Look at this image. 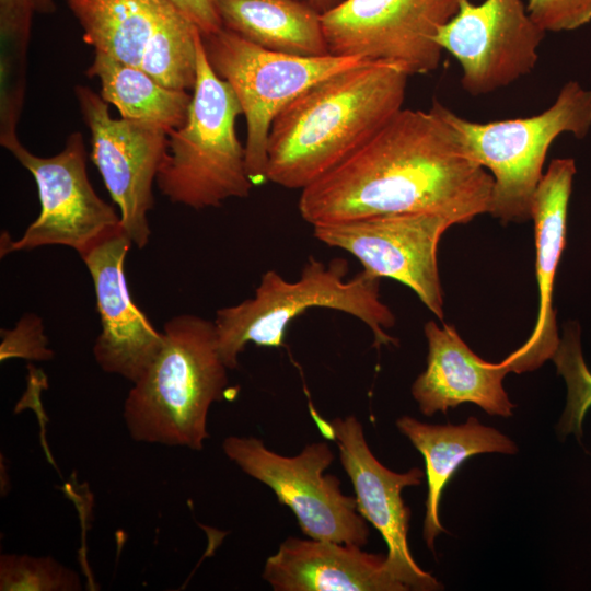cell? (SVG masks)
<instances>
[{
  "label": "cell",
  "mask_w": 591,
  "mask_h": 591,
  "mask_svg": "<svg viewBox=\"0 0 591 591\" xmlns=\"http://www.w3.org/2000/svg\"><path fill=\"white\" fill-rule=\"evenodd\" d=\"M408 77L364 61L308 88L271 124L267 181L302 190L344 162L402 109Z\"/></svg>",
  "instance_id": "cell-2"
},
{
  "label": "cell",
  "mask_w": 591,
  "mask_h": 591,
  "mask_svg": "<svg viewBox=\"0 0 591 591\" xmlns=\"http://www.w3.org/2000/svg\"><path fill=\"white\" fill-rule=\"evenodd\" d=\"M348 263L335 258L331 264L311 256L299 279L286 280L267 270L254 296L237 304L221 308L213 321L218 350L229 370L236 369L239 356L252 343L263 347L285 346L289 324L312 308H326L350 314L372 332L373 346L398 345L385 331L395 316L380 300V278L362 270L346 279Z\"/></svg>",
  "instance_id": "cell-4"
},
{
  "label": "cell",
  "mask_w": 591,
  "mask_h": 591,
  "mask_svg": "<svg viewBox=\"0 0 591 591\" xmlns=\"http://www.w3.org/2000/svg\"><path fill=\"white\" fill-rule=\"evenodd\" d=\"M54 357L48 347L42 318L34 313L24 314L11 329H1L0 360L23 358L46 361Z\"/></svg>",
  "instance_id": "cell-26"
},
{
  "label": "cell",
  "mask_w": 591,
  "mask_h": 591,
  "mask_svg": "<svg viewBox=\"0 0 591 591\" xmlns=\"http://www.w3.org/2000/svg\"><path fill=\"white\" fill-rule=\"evenodd\" d=\"M199 34L197 26L172 4L144 47L140 69L169 89L192 92Z\"/></svg>",
  "instance_id": "cell-23"
},
{
  "label": "cell",
  "mask_w": 591,
  "mask_h": 591,
  "mask_svg": "<svg viewBox=\"0 0 591 591\" xmlns=\"http://www.w3.org/2000/svg\"><path fill=\"white\" fill-rule=\"evenodd\" d=\"M326 436L339 451V460L352 484L357 509L382 535L387 545L386 564L392 576L407 590L433 591L441 583L414 560L407 541L410 509L404 503L405 487L421 484L419 467L396 473L385 467L371 452L357 417L321 420Z\"/></svg>",
  "instance_id": "cell-14"
},
{
  "label": "cell",
  "mask_w": 591,
  "mask_h": 591,
  "mask_svg": "<svg viewBox=\"0 0 591 591\" xmlns=\"http://www.w3.org/2000/svg\"><path fill=\"white\" fill-rule=\"evenodd\" d=\"M208 62L234 91L246 120V166L267 182V141L280 111L314 83L367 60L332 54L304 57L266 49L222 27L201 36Z\"/></svg>",
  "instance_id": "cell-7"
},
{
  "label": "cell",
  "mask_w": 591,
  "mask_h": 591,
  "mask_svg": "<svg viewBox=\"0 0 591 591\" xmlns=\"http://www.w3.org/2000/svg\"><path fill=\"white\" fill-rule=\"evenodd\" d=\"M170 1L173 2L197 26L201 36L216 33L223 27L215 4V0Z\"/></svg>",
  "instance_id": "cell-29"
},
{
  "label": "cell",
  "mask_w": 591,
  "mask_h": 591,
  "mask_svg": "<svg viewBox=\"0 0 591 591\" xmlns=\"http://www.w3.org/2000/svg\"><path fill=\"white\" fill-rule=\"evenodd\" d=\"M222 26L266 49L328 55L322 14L306 0H215Z\"/></svg>",
  "instance_id": "cell-20"
},
{
  "label": "cell",
  "mask_w": 591,
  "mask_h": 591,
  "mask_svg": "<svg viewBox=\"0 0 591 591\" xmlns=\"http://www.w3.org/2000/svg\"><path fill=\"white\" fill-rule=\"evenodd\" d=\"M131 245L120 227L96 241L80 257L92 278L100 315L94 359L104 372L135 383L160 352L164 335L131 298L125 273Z\"/></svg>",
  "instance_id": "cell-15"
},
{
  "label": "cell",
  "mask_w": 591,
  "mask_h": 591,
  "mask_svg": "<svg viewBox=\"0 0 591 591\" xmlns=\"http://www.w3.org/2000/svg\"><path fill=\"white\" fill-rule=\"evenodd\" d=\"M575 174L573 159H554L533 196L531 218L535 230L538 312L529 339L501 361L509 372L537 369L553 358L560 343L553 309V286L566 242L567 211Z\"/></svg>",
  "instance_id": "cell-16"
},
{
  "label": "cell",
  "mask_w": 591,
  "mask_h": 591,
  "mask_svg": "<svg viewBox=\"0 0 591 591\" xmlns=\"http://www.w3.org/2000/svg\"><path fill=\"white\" fill-rule=\"evenodd\" d=\"M544 35L522 0H460L436 42L459 61L462 88L483 95L529 74Z\"/></svg>",
  "instance_id": "cell-12"
},
{
  "label": "cell",
  "mask_w": 591,
  "mask_h": 591,
  "mask_svg": "<svg viewBox=\"0 0 591 591\" xmlns=\"http://www.w3.org/2000/svg\"><path fill=\"white\" fill-rule=\"evenodd\" d=\"M86 76L100 81V95L118 109L121 118L149 124L167 132L186 121L192 93L169 89L140 68L95 53Z\"/></svg>",
  "instance_id": "cell-22"
},
{
  "label": "cell",
  "mask_w": 591,
  "mask_h": 591,
  "mask_svg": "<svg viewBox=\"0 0 591 591\" xmlns=\"http://www.w3.org/2000/svg\"><path fill=\"white\" fill-rule=\"evenodd\" d=\"M442 117L459 134L467 154L491 172L489 213L503 222L525 221L553 141L569 132L584 138L591 128V90L568 81L544 112L524 118L476 123L438 101Z\"/></svg>",
  "instance_id": "cell-6"
},
{
  "label": "cell",
  "mask_w": 591,
  "mask_h": 591,
  "mask_svg": "<svg viewBox=\"0 0 591 591\" xmlns=\"http://www.w3.org/2000/svg\"><path fill=\"white\" fill-rule=\"evenodd\" d=\"M493 188V176L432 103L428 111H398L302 189L298 208L312 227L405 212L437 213L456 224L489 212Z\"/></svg>",
  "instance_id": "cell-1"
},
{
  "label": "cell",
  "mask_w": 591,
  "mask_h": 591,
  "mask_svg": "<svg viewBox=\"0 0 591 591\" xmlns=\"http://www.w3.org/2000/svg\"><path fill=\"white\" fill-rule=\"evenodd\" d=\"M315 10L321 14L333 9L339 4L343 0H306Z\"/></svg>",
  "instance_id": "cell-30"
},
{
  "label": "cell",
  "mask_w": 591,
  "mask_h": 591,
  "mask_svg": "<svg viewBox=\"0 0 591 591\" xmlns=\"http://www.w3.org/2000/svg\"><path fill=\"white\" fill-rule=\"evenodd\" d=\"M56 11L54 0H0V31L2 42L24 56L35 13Z\"/></svg>",
  "instance_id": "cell-27"
},
{
  "label": "cell",
  "mask_w": 591,
  "mask_h": 591,
  "mask_svg": "<svg viewBox=\"0 0 591 591\" xmlns=\"http://www.w3.org/2000/svg\"><path fill=\"white\" fill-rule=\"evenodd\" d=\"M453 224L437 213L405 212L315 225L313 234L326 245L350 253L372 276L404 283L442 320L437 250Z\"/></svg>",
  "instance_id": "cell-11"
},
{
  "label": "cell",
  "mask_w": 591,
  "mask_h": 591,
  "mask_svg": "<svg viewBox=\"0 0 591 591\" xmlns=\"http://www.w3.org/2000/svg\"><path fill=\"white\" fill-rule=\"evenodd\" d=\"M83 40L126 65L140 68L144 47L170 0H66Z\"/></svg>",
  "instance_id": "cell-21"
},
{
  "label": "cell",
  "mask_w": 591,
  "mask_h": 591,
  "mask_svg": "<svg viewBox=\"0 0 591 591\" xmlns=\"http://www.w3.org/2000/svg\"><path fill=\"white\" fill-rule=\"evenodd\" d=\"M275 591H406L390 572L386 555L333 541L288 537L267 558L262 575Z\"/></svg>",
  "instance_id": "cell-18"
},
{
  "label": "cell",
  "mask_w": 591,
  "mask_h": 591,
  "mask_svg": "<svg viewBox=\"0 0 591 591\" xmlns=\"http://www.w3.org/2000/svg\"><path fill=\"white\" fill-rule=\"evenodd\" d=\"M460 0H343L322 14L328 51L402 67L409 76L439 67L436 36Z\"/></svg>",
  "instance_id": "cell-10"
},
{
  "label": "cell",
  "mask_w": 591,
  "mask_h": 591,
  "mask_svg": "<svg viewBox=\"0 0 591 591\" xmlns=\"http://www.w3.org/2000/svg\"><path fill=\"white\" fill-rule=\"evenodd\" d=\"M428 343L427 367L412 386V394L426 416L463 403H472L489 415L508 417L514 405L502 386L509 372L499 363L487 362L460 337L456 329L433 321L425 324Z\"/></svg>",
  "instance_id": "cell-17"
},
{
  "label": "cell",
  "mask_w": 591,
  "mask_h": 591,
  "mask_svg": "<svg viewBox=\"0 0 591 591\" xmlns=\"http://www.w3.org/2000/svg\"><path fill=\"white\" fill-rule=\"evenodd\" d=\"M1 591H80L78 572L51 557L1 554Z\"/></svg>",
  "instance_id": "cell-24"
},
{
  "label": "cell",
  "mask_w": 591,
  "mask_h": 591,
  "mask_svg": "<svg viewBox=\"0 0 591 591\" xmlns=\"http://www.w3.org/2000/svg\"><path fill=\"white\" fill-rule=\"evenodd\" d=\"M222 450L245 474L274 491L310 538L367 545L370 530L356 498L343 494L335 475H324L335 459L326 442L310 443L299 454L285 456L262 439L230 436Z\"/></svg>",
  "instance_id": "cell-9"
},
{
  "label": "cell",
  "mask_w": 591,
  "mask_h": 591,
  "mask_svg": "<svg viewBox=\"0 0 591 591\" xmlns=\"http://www.w3.org/2000/svg\"><path fill=\"white\" fill-rule=\"evenodd\" d=\"M91 132V160L118 207L120 224L143 248L151 235L148 213L154 207L153 183L167 147V131L125 118L114 119L108 104L88 86L74 88Z\"/></svg>",
  "instance_id": "cell-13"
},
{
  "label": "cell",
  "mask_w": 591,
  "mask_h": 591,
  "mask_svg": "<svg viewBox=\"0 0 591 591\" xmlns=\"http://www.w3.org/2000/svg\"><path fill=\"white\" fill-rule=\"evenodd\" d=\"M526 10L544 32L573 31L591 21V0H529Z\"/></svg>",
  "instance_id": "cell-28"
},
{
  "label": "cell",
  "mask_w": 591,
  "mask_h": 591,
  "mask_svg": "<svg viewBox=\"0 0 591 591\" xmlns=\"http://www.w3.org/2000/svg\"><path fill=\"white\" fill-rule=\"evenodd\" d=\"M241 114L234 91L210 67L199 34L187 118L182 127L167 132L166 152L157 175L163 196L173 204L201 210L250 195L254 184L245 146L235 131Z\"/></svg>",
  "instance_id": "cell-5"
},
{
  "label": "cell",
  "mask_w": 591,
  "mask_h": 591,
  "mask_svg": "<svg viewBox=\"0 0 591 591\" xmlns=\"http://www.w3.org/2000/svg\"><path fill=\"white\" fill-rule=\"evenodd\" d=\"M14 127L13 123L1 124L0 143L33 175L40 211L20 239L1 235V257L48 245L67 246L80 255L121 227L119 213L99 197L89 181L80 132H72L59 153L43 158L21 144Z\"/></svg>",
  "instance_id": "cell-8"
},
{
  "label": "cell",
  "mask_w": 591,
  "mask_h": 591,
  "mask_svg": "<svg viewBox=\"0 0 591 591\" xmlns=\"http://www.w3.org/2000/svg\"><path fill=\"white\" fill-rule=\"evenodd\" d=\"M396 426L425 459L428 493L422 535L433 552L436 537L444 531L439 520L441 494L460 465L476 454H514L518 449L507 436L482 425L475 417L453 426L430 425L403 416L396 420Z\"/></svg>",
  "instance_id": "cell-19"
},
{
  "label": "cell",
  "mask_w": 591,
  "mask_h": 591,
  "mask_svg": "<svg viewBox=\"0 0 591 591\" xmlns=\"http://www.w3.org/2000/svg\"><path fill=\"white\" fill-rule=\"evenodd\" d=\"M163 346L124 403L132 440L201 450L208 413L224 398L229 370L221 359L213 321L195 314L163 325Z\"/></svg>",
  "instance_id": "cell-3"
},
{
  "label": "cell",
  "mask_w": 591,
  "mask_h": 591,
  "mask_svg": "<svg viewBox=\"0 0 591 591\" xmlns=\"http://www.w3.org/2000/svg\"><path fill=\"white\" fill-rule=\"evenodd\" d=\"M553 360L568 390L559 430L581 437L582 422L591 407V372L582 357L577 329L566 328Z\"/></svg>",
  "instance_id": "cell-25"
}]
</instances>
